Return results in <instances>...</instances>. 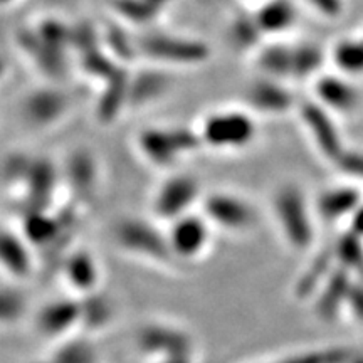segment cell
Here are the masks:
<instances>
[{"label": "cell", "instance_id": "cell-1", "mask_svg": "<svg viewBox=\"0 0 363 363\" xmlns=\"http://www.w3.org/2000/svg\"><path fill=\"white\" fill-rule=\"evenodd\" d=\"M201 142L217 150H240L257 136V123L251 113L242 110L214 111L202 121Z\"/></svg>", "mask_w": 363, "mask_h": 363}, {"label": "cell", "instance_id": "cell-2", "mask_svg": "<svg viewBox=\"0 0 363 363\" xmlns=\"http://www.w3.org/2000/svg\"><path fill=\"white\" fill-rule=\"evenodd\" d=\"M116 244L135 257L150 261L153 264H169L175 261L170 251L167 233L142 219H123L113 230Z\"/></svg>", "mask_w": 363, "mask_h": 363}, {"label": "cell", "instance_id": "cell-3", "mask_svg": "<svg viewBox=\"0 0 363 363\" xmlns=\"http://www.w3.org/2000/svg\"><path fill=\"white\" fill-rule=\"evenodd\" d=\"M274 217L286 242L294 249H306L313 240V225L306 199L296 185H284L274 195Z\"/></svg>", "mask_w": 363, "mask_h": 363}, {"label": "cell", "instance_id": "cell-4", "mask_svg": "<svg viewBox=\"0 0 363 363\" xmlns=\"http://www.w3.org/2000/svg\"><path fill=\"white\" fill-rule=\"evenodd\" d=\"M136 347L153 363L175 355L195 352L194 340L187 331L180 326L160 323V321H152V323L138 330Z\"/></svg>", "mask_w": 363, "mask_h": 363}, {"label": "cell", "instance_id": "cell-5", "mask_svg": "<svg viewBox=\"0 0 363 363\" xmlns=\"http://www.w3.org/2000/svg\"><path fill=\"white\" fill-rule=\"evenodd\" d=\"M199 142L201 136L182 128H148L138 138L142 153L157 167L174 165L180 155L194 150Z\"/></svg>", "mask_w": 363, "mask_h": 363}, {"label": "cell", "instance_id": "cell-6", "mask_svg": "<svg viewBox=\"0 0 363 363\" xmlns=\"http://www.w3.org/2000/svg\"><path fill=\"white\" fill-rule=\"evenodd\" d=\"M202 214L212 227L227 233H244L257 222L256 211L246 199L227 192L207 195L203 199Z\"/></svg>", "mask_w": 363, "mask_h": 363}, {"label": "cell", "instance_id": "cell-7", "mask_svg": "<svg viewBox=\"0 0 363 363\" xmlns=\"http://www.w3.org/2000/svg\"><path fill=\"white\" fill-rule=\"evenodd\" d=\"M201 197V185L195 177L177 174L167 179L158 187L153 199V212L158 219L174 222L192 212L194 203Z\"/></svg>", "mask_w": 363, "mask_h": 363}, {"label": "cell", "instance_id": "cell-8", "mask_svg": "<svg viewBox=\"0 0 363 363\" xmlns=\"http://www.w3.org/2000/svg\"><path fill=\"white\" fill-rule=\"evenodd\" d=\"M211 222L206 217L190 212L170 222L167 230L170 251L175 259L190 261L202 256L211 242Z\"/></svg>", "mask_w": 363, "mask_h": 363}, {"label": "cell", "instance_id": "cell-9", "mask_svg": "<svg viewBox=\"0 0 363 363\" xmlns=\"http://www.w3.org/2000/svg\"><path fill=\"white\" fill-rule=\"evenodd\" d=\"M81 320H83L81 299L57 298L39 308L34 325L45 338H67L72 330L81 326Z\"/></svg>", "mask_w": 363, "mask_h": 363}, {"label": "cell", "instance_id": "cell-10", "mask_svg": "<svg viewBox=\"0 0 363 363\" xmlns=\"http://www.w3.org/2000/svg\"><path fill=\"white\" fill-rule=\"evenodd\" d=\"M301 118L308 131H311L313 142L316 143L318 150L326 158L338 163L340 158L343 157L345 148L340 131L331 118V111L321 106L318 101L306 103L301 106Z\"/></svg>", "mask_w": 363, "mask_h": 363}, {"label": "cell", "instance_id": "cell-11", "mask_svg": "<svg viewBox=\"0 0 363 363\" xmlns=\"http://www.w3.org/2000/svg\"><path fill=\"white\" fill-rule=\"evenodd\" d=\"M143 49L147 56L163 62L175 65H194L208 57V48L194 39L172 38V35H152L145 39Z\"/></svg>", "mask_w": 363, "mask_h": 363}, {"label": "cell", "instance_id": "cell-12", "mask_svg": "<svg viewBox=\"0 0 363 363\" xmlns=\"http://www.w3.org/2000/svg\"><path fill=\"white\" fill-rule=\"evenodd\" d=\"M0 271L22 281L34 271L33 247L21 233L0 227Z\"/></svg>", "mask_w": 363, "mask_h": 363}, {"label": "cell", "instance_id": "cell-13", "mask_svg": "<svg viewBox=\"0 0 363 363\" xmlns=\"http://www.w3.org/2000/svg\"><path fill=\"white\" fill-rule=\"evenodd\" d=\"M316 99L321 106L331 113H350L360 103L358 91L343 76L325 74L318 78L315 84Z\"/></svg>", "mask_w": 363, "mask_h": 363}, {"label": "cell", "instance_id": "cell-14", "mask_svg": "<svg viewBox=\"0 0 363 363\" xmlns=\"http://www.w3.org/2000/svg\"><path fill=\"white\" fill-rule=\"evenodd\" d=\"M62 276L74 291H78L81 296H86V294L98 291L101 271H99L96 257L84 249H79V251L69 252L62 259Z\"/></svg>", "mask_w": 363, "mask_h": 363}, {"label": "cell", "instance_id": "cell-15", "mask_svg": "<svg viewBox=\"0 0 363 363\" xmlns=\"http://www.w3.org/2000/svg\"><path fill=\"white\" fill-rule=\"evenodd\" d=\"M247 101L254 110L279 115V113L291 110L294 98L291 96V91L284 88L278 79L266 76V78L254 81L249 86Z\"/></svg>", "mask_w": 363, "mask_h": 363}, {"label": "cell", "instance_id": "cell-16", "mask_svg": "<svg viewBox=\"0 0 363 363\" xmlns=\"http://www.w3.org/2000/svg\"><path fill=\"white\" fill-rule=\"evenodd\" d=\"M67 108V99L62 93L52 89H39L30 93L22 104V113L29 123L35 126L52 125Z\"/></svg>", "mask_w": 363, "mask_h": 363}, {"label": "cell", "instance_id": "cell-17", "mask_svg": "<svg viewBox=\"0 0 363 363\" xmlns=\"http://www.w3.org/2000/svg\"><path fill=\"white\" fill-rule=\"evenodd\" d=\"M61 219L49 216L45 208L24 211L21 224V234L30 244V247H51L62 233Z\"/></svg>", "mask_w": 363, "mask_h": 363}, {"label": "cell", "instance_id": "cell-18", "mask_svg": "<svg viewBox=\"0 0 363 363\" xmlns=\"http://www.w3.org/2000/svg\"><path fill=\"white\" fill-rule=\"evenodd\" d=\"M298 21V11L293 0H264L254 22L261 34H284Z\"/></svg>", "mask_w": 363, "mask_h": 363}, {"label": "cell", "instance_id": "cell-19", "mask_svg": "<svg viewBox=\"0 0 363 363\" xmlns=\"http://www.w3.org/2000/svg\"><path fill=\"white\" fill-rule=\"evenodd\" d=\"M360 195L350 187H338L326 190L318 197L316 211L321 219L337 220L340 217L353 214L358 208Z\"/></svg>", "mask_w": 363, "mask_h": 363}, {"label": "cell", "instance_id": "cell-20", "mask_svg": "<svg viewBox=\"0 0 363 363\" xmlns=\"http://www.w3.org/2000/svg\"><path fill=\"white\" fill-rule=\"evenodd\" d=\"M81 308H83V320L81 326L89 331H98L106 328L111 323L115 308H113L110 298L103 296L98 291L81 296Z\"/></svg>", "mask_w": 363, "mask_h": 363}, {"label": "cell", "instance_id": "cell-21", "mask_svg": "<svg viewBox=\"0 0 363 363\" xmlns=\"http://www.w3.org/2000/svg\"><path fill=\"white\" fill-rule=\"evenodd\" d=\"M331 61L345 76L363 74V39H342L331 49Z\"/></svg>", "mask_w": 363, "mask_h": 363}, {"label": "cell", "instance_id": "cell-22", "mask_svg": "<svg viewBox=\"0 0 363 363\" xmlns=\"http://www.w3.org/2000/svg\"><path fill=\"white\" fill-rule=\"evenodd\" d=\"M259 66L269 78L279 79L293 76V45H267L259 54Z\"/></svg>", "mask_w": 363, "mask_h": 363}, {"label": "cell", "instance_id": "cell-23", "mask_svg": "<svg viewBox=\"0 0 363 363\" xmlns=\"http://www.w3.org/2000/svg\"><path fill=\"white\" fill-rule=\"evenodd\" d=\"M49 358L54 363H99L98 348L88 338H65Z\"/></svg>", "mask_w": 363, "mask_h": 363}, {"label": "cell", "instance_id": "cell-24", "mask_svg": "<svg viewBox=\"0 0 363 363\" xmlns=\"http://www.w3.org/2000/svg\"><path fill=\"white\" fill-rule=\"evenodd\" d=\"M352 286L348 283V274L345 269H338L331 276L328 284H326L323 296L318 301V311L321 316L331 318L338 311V306L342 305L345 299H348Z\"/></svg>", "mask_w": 363, "mask_h": 363}, {"label": "cell", "instance_id": "cell-25", "mask_svg": "<svg viewBox=\"0 0 363 363\" xmlns=\"http://www.w3.org/2000/svg\"><path fill=\"white\" fill-rule=\"evenodd\" d=\"M27 313V299L16 286L0 284V326H12Z\"/></svg>", "mask_w": 363, "mask_h": 363}, {"label": "cell", "instance_id": "cell-26", "mask_svg": "<svg viewBox=\"0 0 363 363\" xmlns=\"http://www.w3.org/2000/svg\"><path fill=\"white\" fill-rule=\"evenodd\" d=\"M323 65V52L315 44L293 45V76L294 78H308L315 74Z\"/></svg>", "mask_w": 363, "mask_h": 363}, {"label": "cell", "instance_id": "cell-27", "mask_svg": "<svg viewBox=\"0 0 363 363\" xmlns=\"http://www.w3.org/2000/svg\"><path fill=\"white\" fill-rule=\"evenodd\" d=\"M69 174L72 187L81 194H84V190H89L94 185L96 172H94L93 160L88 155H84V153H79V155L72 158Z\"/></svg>", "mask_w": 363, "mask_h": 363}, {"label": "cell", "instance_id": "cell-28", "mask_svg": "<svg viewBox=\"0 0 363 363\" xmlns=\"http://www.w3.org/2000/svg\"><path fill=\"white\" fill-rule=\"evenodd\" d=\"M335 254L345 266L355 267L363 272V249L355 234H347L338 240Z\"/></svg>", "mask_w": 363, "mask_h": 363}, {"label": "cell", "instance_id": "cell-29", "mask_svg": "<svg viewBox=\"0 0 363 363\" xmlns=\"http://www.w3.org/2000/svg\"><path fill=\"white\" fill-rule=\"evenodd\" d=\"M330 262H331V252L321 254V256L318 257L315 262H313L311 269L308 271L305 276H303L301 283H299V288H298L299 294H305L308 291H311V289H315L318 281L323 278L326 269L330 267Z\"/></svg>", "mask_w": 363, "mask_h": 363}, {"label": "cell", "instance_id": "cell-30", "mask_svg": "<svg viewBox=\"0 0 363 363\" xmlns=\"http://www.w3.org/2000/svg\"><path fill=\"white\" fill-rule=\"evenodd\" d=\"M310 6L325 17H340L343 12V0H306Z\"/></svg>", "mask_w": 363, "mask_h": 363}, {"label": "cell", "instance_id": "cell-31", "mask_svg": "<svg viewBox=\"0 0 363 363\" xmlns=\"http://www.w3.org/2000/svg\"><path fill=\"white\" fill-rule=\"evenodd\" d=\"M340 167L348 174L363 179V155L362 153H348L345 152L343 157L338 160Z\"/></svg>", "mask_w": 363, "mask_h": 363}, {"label": "cell", "instance_id": "cell-32", "mask_svg": "<svg viewBox=\"0 0 363 363\" xmlns=\"http://www.w3.org/2000/svg\"><path fill=\"white\" fill-rule=\"evenodd\" d=\"M348 301L352 303V308L357 313V316H360L363 320V288L352 286L350 293H348Z\"/></svg>", "mask_w": 363, "mask_h": 363}, {"label": "cell", "instance_id": "cell-33", "mask_svg": "<svg viewBox=\"0 0 363 363\" xmlns=\"http://www.w3.org/2000/svg\"><path fill=\"white\" fill-rule=\"evenodd\" d=\"M353 233L358 235H363V207H358L355 212H353V220H352Z\"/></svg>", "mask_w": 363, "mask_h": 363}, {"label": "cell", "instance_id": "cell-34", "mask_svg": "<svg viewBox=\"0 0 363 363\" xmlns=\"http://www.w3.org/2000/svg\"><path fill=\"white\" fill-rule=\"evenodd\" d=\"M195 352L194 353H184V355H175L170 358H165V360L155 362V363H195Z\"/></svg>", "mask_w": 363, "mask_h": 363}, {"label": "cell", "instance_id": "cell-35", "mask_svg": "<svg viewBox=\"0 0 363 363\" xmlns=\"http://www.w3.org/2000/svg\"><path fill=\"white\" fill-rule=\"evenodd\" d=\"M247 29H251L252 33H259V29H257V26H256V22H254V19H252L251 24H249ZM244 30H246V29H244ZM235 33H238V43H240L242 45L246 44V39H244V33H242V26H235Z\"/></svg>", "mask_w": 363, "mask_h": 363}, {"label": "cell", "instance_id": "cell-36", "mask_svg": "<svg viewBox=\"0 0 363 363\" xmlns=\"http://www.w3.org/2000/svg\"><path fill=\"white\" fill-rule=\"evenodd\" d=\"M30 363H54L51 358H45V360H35V362H30Z\"/></svg>", "mask_w": 363, "mask_h": 363}, {"label": "cell", "instance_id": "cell-37", "mask_svg": "<svg viewBox=\"0 0 363 363\" xmlns=\"http://www.w3.org/2000/svg\"><path fill=\"white\" fill-rule=\"evenodd\" d=\"M16 2V0H0V6H7V4Z\"/></svg>", "mask_w": 363, "mask_h": 363}, {"label": "cell", "instance_id": "cell-38", "mask_svg": "<svg viewBox=\"0 0 363 363\" xmlns=\"http://www.w3.org/2000/svg\"><path fill=\"white\" fill-rule=\"evenodd\" d=\"M355 363H363V360H358V362H355Z\"/></svg>", "mask_w": 363, "mask_h": 363}]
</instances>
